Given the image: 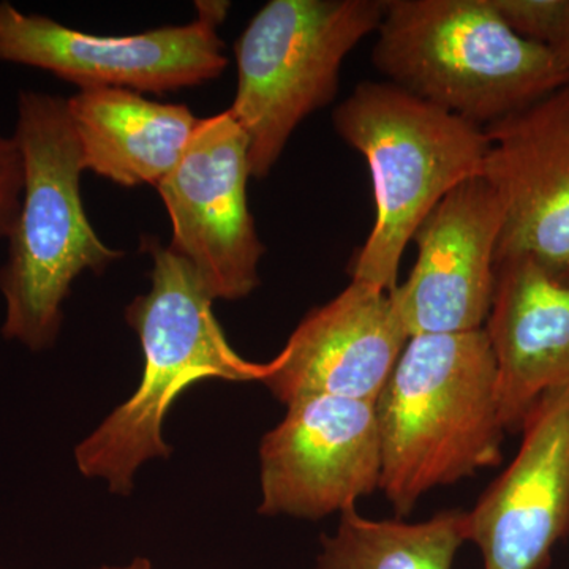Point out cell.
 <instances>
[{
  "label": "cell",
  "instance_id": "6da1fadb",
  "mask_svg": "<svg viewBox=\"0 0 569 569\" xmlns=\"http://www.w3.org/2000/svg\"><path fill=\"white\" fill-rule=\"evenodd\" d=\"M381 482L399 519L503 459L498 367L486 329L410 337L376 402Z\"/></svg>",
  "mask_w": 569,
  "mask_h": 569
},
{
  "label": "cell",
  "instance_id": "7a4b0ae2",
  "mask_svg": "<svg viewBox=\"0 0 569 569\" xmlns=\"http://www.w3.org/2000/svg\"><path fill=\"white\" fill-rule=\"evenodd\" d=\"M141 249L152 257L151 290L126 309L144 355L140 385L74 448L82 477L103 479L118 496L132 492L142 463L170 458L164 418L183 391L212 378L263 383L271 373V362L249 361L230 346L192 266L153 236H142Z\"/></svg>",
  "mask_w": 569,
  "mask_h": 569
},
{
  "label": "cell",
  "instance_id": "3957f363",
  "mask_svg": "<svg viewBox=\"0 0 569 569\" xmlns=\"http://www.w3.org/2000/svg\"><path fill=\"white\" fill-rule=\"evenodd\" d=\"M13 137L24 162V192L0 268L2 336L44 351L61 332L74 279L84 271L102 274L123 252L104 244L84 211L80 183L86 168L67 99L22 91Z\"/></svg>",
  "mask_w": 569,
  "mask_h": 569
},
{
  "label": "cell",
  "instance_id": "277c9868",
  "mask_svg": "<svg viewBox=\"0 0 569 569\" xmlns=\"http://www.w3.org/2000/svg\"><path fill=\"white\" fill-rule=\"evenodd\" d=\"M377 33L388 82L482 129L569 84L552 50L512 31L492 0H387Z\"/></svg>",
  "mask_w": 569,
  "mask_h": 569
},
{
  "label": "cell",
  "instance_id": "5b68a950",
  "mask_svg": "<svg viewBox=\"0 0 569 569\" xmlns=\"http://www.w3.org/2000/svg\"><path fill=\"white\" fill-rule=\"evenodd\" d=\"M332 122L365 157L376 197V222L351 261V280L391 293L422 220L459 183L482 174L488 133L388 81L356 86Z\"/></svg>",
  "mask_w": 569,
  "mask_h": 569
},
{
  "label": "cell",
  "instance_id": "8992f818",
  "mask_svg": "<svg viewBox=\"0 0 569 569\" xmlns=\"http://www.w3.org/2000/svg\"><path fill=\"white\" fill-rule=\"evenodd\" d=\"M387 0H271L236 41L230 111L249 141L250 176L264 179L291 134L328 107L347 56L377 32Z\"/></svg>",
  "mask_w": 569,
  "mask_h": 569
},
{
  "label": "cell",
  "instance_id": "52a82bcc",
  "mask_svg": "<svg viewBox=\"0 0 569 569\" xmlns=\"http://www.w3.org/2000/svg\"><path fill=\"white\" fill-rule=\"evenodd\" d=\"M228 9V2H197L198 18L190 24L108 37L0 2V61L51 71L80 89L179 91L223 73L228 59L217 29Z\"/></svg>",
  "mask_w": 569,
  "mask_h": 569
},
{
  "label": "cell",
  "instance_id": "ba28073f",
  "mask_svg": "<svg viewBox=\"0 0 569 569\" xmlns=\"http://www.w3.org/2000/svg\"><path fill=\"white\" fill-rule=\"evenodd\" d=\"M249 141L230 110L200 119L181 162L157 186L173 224L170 247L216 301L260 284L266 249L247 204Z\"/></svg>",
  "mask_w": 569,
  "mask_h": 569
},
{
  "label": "cell",
  "instance_id": "9c48e42d",
  "mask_svg": "<svg viewBox=\"0 0 569 569\" xmlns=\"http://www.w3.org/2000/svg\"><path fill=\"white\" fill-rule=\"evenodd\" d=\"M376 403L310 396L288 403L260 445V507L268 518L343 515L380 490Z\"/></svg>",
  "mask_w": 569,
  "mask_h": 569
},
{
  "label": "cell",
  "instance_id": "30bf717a",
  "mask_svg": "<svg viewBox=\"0 0 569 569\" xmlns=\"http://www.w3.org/2000/svg\"><path fill=\"white\" fill-rule=\"evenodd\" d=\"M485 130L481 176L503 206L496 264L526 258L569 287V84Z\"/></svg>",
  "mask_w": 569,
  "mask_h": 569
},
{
  "label": "cell",
  "instance_id": "8fae6325",
  "mask_svg": "<svg viewBox=\"0 0 569 569\" xmlns=\"http://www.w3.org/2000/svg\"><path fill=\"white\" fill-rule=\"evenodd\" d=\"M503 206L485 176L468 179L419 224L418 258L392 301L410 337L482 329L496 291Z\"/></svg>",
  "mask_w": 569,
  "mask_h": 569
},
{
  "label": "cell",
  "instance_id": "7c38bea8",
  "mask_svg": "<svg viewBox=\"0 0 569 569\" xmlns=\"http://www.w3.org/2000/svg\"><path fill=\"white\" fill-rule=\"evenodd\" d=\"M520 432L516 458L467 511L485 569H548L569 533V385L546 392Z\"/></svg>",
  "mask_w": 569,
  "mask_h": 569
},
{
  "label": "cell",
  "instance_id": "4fadbf2b",
  "mask_svg": "<svg viewBox=\"0 0 569 569\" xmlns=\"http://www.w3.org/2000/svg\"><path fill=\"white\" fill-rule=\"evenodd\" d=\"M408 340L391 293L351 280L296 326L263 385L283 406L310 396L376 403Z\"/></svg>",
  "mask_w": 569,
  "mask_h": 569
},
{
  "label": "cell",
  "instance_id": "5bb4252c",
  "mask_svg": "<svg viewBox=\"0 0 569 569\" xmlns=\"http://www.w3.org/2000/svg\"><path fill=\"white\" fill-rule=\"evenodd\" d=\"M486 332L496 355L501 419L518 433L546 392L569 385V287L526 258L496 264Z\"/></svg>",
  "mask_w": 569,
  "mask_h": 569
},
{
  "label": "cell",
  "instance_id": "9a60e30c",
  "mask_svg": "<svg viewBox=\"0 0 569 569\" xmlns=\"http://www.w3.org/2000/svg\"><path fill=\"white\" fill-rule=\"evenodd\" d=\"M86 170L122 187L159 186L181 162L200 119L119 88L80 89L67 99Z\"/></svg>",
  "mask_w": 569,
  "mask_h": 569
},
{
  "label": "cell",
  "instance_id": "2e32d148",
  "mask_svg": "<svg viewBox=\"0 0 569 569\" xmlns=\"http://www.w3.org/2000/svg\"><path fill=\"white\" fill-rule=\"evenodd\" d=\"M467 542V511L445 509L421 522L340 515L323 535L313 569H455Z\"/></svg>",
  "mask_w": 569,
  "mask_h": 569
},
{
  "label": "cell",
  "instance_id": "e0dca14e",
  "mask_svg": "<svg viewBox=\"0 0 569 569\" xmlns=\"http://www.w3.org/2000/svg\"><path fill=\"white\" fill-rule=\"evenodd\" d=\"M509 28L523 39L548 47L561 13L565 0H492Z\"/></svg>",
  "mask_w": 569,
  "mask_h": 569
},
{
  "label": "cell",
  "instance_id": "ac0fdd59",
  "mask_svg": "<svg viewBox=\"0 0 569 569\" xmlns=\"http://www.w3.org/2000/svg\"><path fill=\"white\" fill-rule=\"evenodd\" d=\"M24 192V162L17 138L0 133V239H9Z\"/></svg>",
  "mask_w": 569,
  "mask_h": 569
},
{
  "label": "cell",
  "instance_id": "d6986e66",
  "mask_svg": "<svg viewBox=\"0 0 569 569\" xmlns=\"http://www.w3.org/2000/svg\"><path fill=\"white\" fill-rule=\"evenodd\" d=\"M548 48L559 58L569 73V0H565L563 13H561L559 26H557Z\"/></svg>",
  "mask_w": 569,
  "mask_h": 569
},
{
  "label": "cell",
  "instance_id": "ffe728a7",
  "mask_svg": "<svg viewBox=\"0 0 569 569\" xmlns=\"http://www.w3.org/2000/svg\"><path fill=\"white\" fill-rule=\"evenodd\" d=\"M93 569H156L151 563V560L142 559V557H137L132 561H129L127 565H103V567L93 568Z\"/></svg>",
  "mask_w": 569,
  "mask_h": 569
}]
</instances>
